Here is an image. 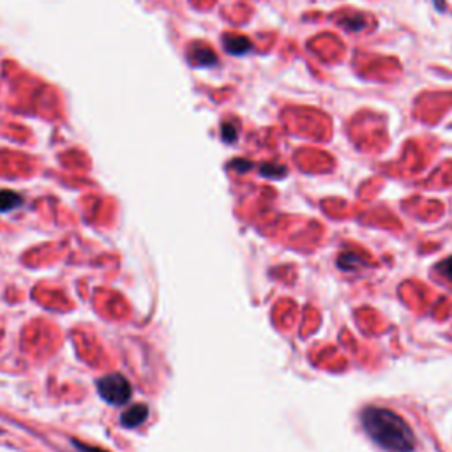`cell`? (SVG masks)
Segmentation results:
<instances>
[{
	"label": "cell",
	"instance_id": "obj_1",
	"mask_svg": "<svg viewBox=\"0 0 452 452\" xmlns=\"http://www.w3.org/2000/svg\"><path fill=\"white\" fill-rule=\"evenodd\" d=\"M361 422L371 440L391 452H412L415 436L412 428L401 415L381 406H368L362 410Z\"/></svg>",
	"mask_w": 452,
	"mask_h": 452
},
{
	"label": "cell",
	"instance_id": "obj_2",
	"mask_svg": "<svg viewBox=\"0 0 452 452\" xmlns=\"http://www.w3.org/2000/svg\"><path fill=\"white\" fill-rule=\"evenodd\" d=\"M98 392L106 403H110L113 406L124 405L133 396V389L129 380L124 375H118V373L103 376L98 381Z\"/></svg>",
	"mask_w": 452,
	"mask_h": 452
},
{
	"label": "cell",
	"instance_id": "obj_3",
	"mask_svg": "<svg viewBox=\"0 0 452 452\" xmlns=\"http://www.w3.org/2000/svg\"><path fill=\"white\" fill-rule=\"evenodd\" d=\"M147 417H149V409L145 405H142V403H138V405H133L131 409L125 410L122 414L120 421L124 428H138V426H142L147 421Z\"/></svg>",
	"mask_w": 452,
	"mask_h": 452
},
{
	"label": "cell",
	"instance_id": "obj_4",
	"mask_svg": "<svg viewBox=\"0 0 452 452\" xmlns=\"http://www.w3.org/2000/svg\"><path fill=\"white\" fill-rule=\"evenodd\" d=\"M21 203V196L14 191H0V212H9V210L16 209Z\"/></svg>",
	"mask_w": 452,
	"mask_h": 452
},
{
	"label": "cell",
	"instance_id": "obj_5",
	"mask_svg": "<svg viewBox=\"0 0 452 452\" xmlns=\"http://www.w3.org/2000/svg\"><path fill=\"white\" fill-rule=\"evenodd\" d=\"M226 51L233 55H244L246 51L251 50V41L242 36H237V38H228L226 39Z\"/></svg>",
	"mask_w": 452,
	"mask_h": 452
},
{
	"label": "cell",
	"instance_id": "obj_6",
	"mask_svg": "<svg viewBox=\"0 0 452 452\" xmlns=\"http://www.w3.org/2000/svg\"><path fill=\"white\" fill-rule=\"evenodd\" d=\"M339 24L343 25L344 29H346L348 32H357V31H362L366 25V20L361 16V14H354V16H346V18H341Z\"/></svg>",
	"mask_w": 452,
	"mask_h": 452
},
{
	"label": "cell",
	"instance_id": "obj_7",
	"mask_svg": "<svg viewBox=\"0 0 452 452\" xmlns=\"http://www.w3.org/2000/svg\"><path fill=\"white\" fill-rule=\"evenodd\" d=\"M209 48H203V46H198V44H196L195 46V50H192V53H191V58H198V64L200 66H214L216 64V57H214V53L212 55H207L205 57V53H209Z\"/></svg>",
	"mask_w": 452,
	"mask_h": 452
},
{
	"label": "cell",
	"instance_id": "obj_8",
	"mask_svg": "<svg viewBox=\"0 0 452 452\" xmlns=\"http://www.w3.org/2000/svg\"><path fill=\"white\" fill-rule=\"evenodd\" d=\"M357 265H366V262H362L361 258L355 257L354 253H343L338 258V267L343 270H354L357 269Z\"/></svg>",
	"mask_w": 452,
	"mask_h": 452
},
{
	"label": "cell",
	"instance_id": "obj_9",
	"mask_svg": "<svg viewBox=\"0 0 452 452\" xmlns=\"http://www.w3.org/2000/svg\"><path fill=\"white\" fill-rule=\"evenodd\" d=\"M262 173L267 177H274V179H279V177H283L284 173H287V168L284 166H262Z\"/></svg>",
	"mask_w": 452,
	"mask_h": 452
},
{
	"label": "cell",
	"instance_id": "obj_10",
	"mask_svg": "<svg viewBox=\"0 0 452 452\" xmlns=\"http://www.w3.org/2000/svg\"><path fill=\"white\" fill-rule=\"evenodd\" d=\"M438 270L443 274V276L452 279V257L447 258V260H443L442 264L438 265Z\"/></svg>",
	"mask_w": 452,
	"mask_h": 452
},
{
	"label": "cell",
	"instance_id": "obj_11",
	"mask_svg": "<svg viewBox=\"0 0 452 452\" xmlns=\"http://www.w3.org/2000/svg\"><path fill=\"white\" fill-rule=\"evenodd\" d=\"M73 443H75V447H76L78 452H108V451L99 449V447H94V446H85V443L76 442V440Z\"/></svg>",
	"mask_w": 452,
	"mask_h": 452
},
{
	"label": "cell",
	"instance_id": "obj_12",
	"mask_svg": "<svg viewBox=\"0 0 452 452\" xmlns=\"http://www.w3.org/2000/svg\"><path fill=\"white\" fill-rule=\"evenodd\" d=\"M223 138H225V142H228V143L235 142V140H237V131H232V125H230V124H225Z\"/></svg>",
	"mask_w": 452,
	"mask_h": 452
}]
</instances>
